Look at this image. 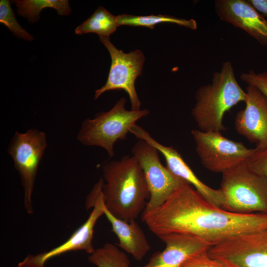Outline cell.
Returning a JSON list of instances; mask_svg holds the SVG:
<instances>
[{
    "mask_svg": "<svg viewBox=\"0 0 267 267\" xmlns=\"http://www.w3.org/2000/svg\"><path fill=\"white\" fill-rule=\"evenodd\" d=\"M141 219L158 237L184 234L197 237L210 247L236 236L267 229V214L226 211L208 201L188 183L160 206L142 213Z\"/></svg>",
    "mask_w": 267,
    "mask_h": 267,
    "instance_id": "6da1fadb",
    "label": "cell"
},
{
    "mask_svg": "<svg viewBox=\"0 0 267 267\" xmlns=\"http://www.w3.org/2000/svg\"><path fill=\"white\" fill-rule=\"evenodd\" d=\"M102 170L106 208L125 221L135 220L142 213L150 197L143 170L136 158L123 156L105 163Z\"/></svg>",
    "mask_w": 267,
    "mask_h": 267,
    "instance_id": "7a4b0ae2",
    "label": "cell"
},
{
    "mask_svg": "<svg viewBox=\"0 0 267 267\" xmlns=\"http://www.w3.org/2000/svg\"><path fill=\"white\" fill-rule=\"evenodd\" d=\"M246 93L237 81L230 61H225L219 71L213 74L211 83L200 87L191 111L199 130L204 132L225 130V113L240 102H245Z\"/></svg>",
    "mask_w": 267,
    "mask_h": 267,
    "instance_id": "3957f363",
    "label": "cell"
},
{
    "mask_svg": "<svg viewBox=\"0 0 267 267\" xmlns=\"http://www.w3.org/2000/svg\"><path fill=\"white\" fill-rule=\"evenodd\" d=\"M222 208L235 213L267 214V177L251 170L246 162L222 174Z\"/></svg>",
    "mask_w": 267,
    "mask_h": 267,
    "instance_id": "277c9868",
    "label": "cell"
},
{
    "mask_svg": "<svg viewBox=\"0 0 267 267\" xmlns=\"http://www.w3.org/2000/svg\"><path fill=\"white\" fill-rule=\"evenodd\" d=\"M126 102L122 97L109 111L98 113L94 118L84 121L77 134L79 141L84 145L102 147L110 158L113 157L115 142L126 139L136 122L149 114L147 109L127 110Z\"/></svg>",
    "mask_w": 267,
    "mask_h": 267,
    "instance_id": "5b68a950",
    "label": "cell"
},
{
    "mask_svg": "<svg viewBox=\"0 0 267 267\" xmlns=\"http://www.w3.org/2000/svg\"><path fill=\"white\" fill-rule=\"evenodd\" d=\"M47 146L45 133L36 129L25 133L16 132L7 152L13 159L24 188V205L28 214L33 209L32 196L39 164Z\"/></svg>",
    "mask_w": 267,
    "mask_h": 267,
    "instance_id": "8992f818",
    "label": "cell"
},
{
    "mask_svg": "<svg viewBox=\"0 0 267 267\" xmlns=\"http://www.w3.org/2000/svg\"><path fill=\"white\" fill-rule=\"evenodd\" d=\"M191 133L201 164L214 173L222 174L245 162L256 150L225 137L221 132L194 129Z\"/></svg>",
    "mask_w": 267,
    "mask_h": 267,
    "instance_id": "52a82bcc",
    "label": "cell"
},
{
    "mask_svg": "<svg viewBox=\"0 0 267 267\" xmlns=\"http://www.w3.org/2000/svg\"><path fill=\"white\" fill-rule=\"evenodd\" d=\"M132 153L143 170L150 193L142 213L160 206L177 189L187 183L162 164L159 151L146 141L139 139L133 146Z\"/></svg>",
    "mask_w": 267,
    "mask_h": 267,
    "instance_id": "ba28073f",
    "label": "cell"
},
{
    "mask_svg": "<svg viewBox=\"0 0 267 267\" xmlns=\"http://www.w3.org/2000/svg\"><path fill=\"white\" fill-rule=\"evenodd\" d=\"M100 42L108 50L111 64L105 84L95 91L94 99H97L104 92L112 90H124L128 94L131 110L140 109L141 102L135 90L134 83L141 74L145 57L140 50L136 49L124 53L117 49L109 38L99 37Z\"/></svg>",
    "mask_w": 267,
    "mask_h": 267,
    "instance_id": "9c48e42d",
    "label": "cell"
},
{
    "mask_svg": "<svg viewBox=\"0 0 267 267\" xmlns=\"http://www.w3.org/2000/svg\"><path fill=\"white\" fill-rule=\"evenodd\" d=\"M208 254L228 267H267V229L231 237Z\"/></svg>",
    "mask_w": 267,
    "mask_h": 267,
    "instance_id": "30bf717a",
    "label": "cell"
},
{
    "mask_svg": "<svg viewBox=\"0 0 267 267\" xmlns=\"http://www.w3.org/2000/svg\"><path fill=\"white\" fill-rule=\"evenodd\" d=\"M103 184L101 177L88 196L87 206L93 208L86 222L63 244L48 252L33 255L36 262L44 266L49 259L68 252L83 250L91 254L95 251L92 242L94 228L98 219L104 214L105 208Z\"/></svg>",
    "mask_w": 267,
    "mask_h": 267,
    "instance_id": "8fae6325",
    "label": "cell"
},
{
    "mask_svg": "<svg viewBox=\"0 0 267 267\" xmlns=\"http://www.w3.org/2000/svg\"><path fill=\"white\" fill-rule=\"evenodd\" d=\"M245 91V107L236 115L235 129L262 151L267 148V97L252 86L248 85Z\"/></svg>",
    "mask_w": 267,
    "mask_h": 267,
    "instance_id": "7c38bea8",
    "label": "cell"
},
{
    "mask_svg": "<svg viewBox=\"0 0 267 267\" xmlns=\"http://www.w3.org/2000/svg\"><path fill=\"white\" fill-rule=\"evenodd\" d=\"M130 132L137 138L144 140L156 148L164 156L166 167L173 174L192 186L208 201L222 207L224 198L221 189L212 188L200 180L176 149L160 143L147 131L136 124L131 128Z\"/></svg>",
    "mask_w": 267,
    "mask_h": 267,
    "instance_id": "4fadbf2b",
    "label": "cell"
},
{
    "mask_svg": "<svg viewBox=\"0 0 267 267\" xmlns=\"http://www.w3.org/2000/svg\"><path fill=\"white\" fill-rule=\"evenodd\" d=\"M214 8L221 20L244 30L267 46V20L248 0H216Z\"/></svg>",
    "mask_w": 267,
    "mask_h": 267,
    "instance_id": "5bb4252c",
    "label": "cell"
},
{
    "mask_svg": "<svg viewBox=\"0 0 267 267\" xmlns=\"http://www.w3.org/2000/svg\"><path fill=\"white\" fill-rule=\"evenodd\" d=\"M165 243L161 252L153 254L148 262L137 267H180L188 258L211 247L200 239L181 233H170L158 237Z\"/></svg>",
    "mask_w": 267,
    "mask_h": 267,
    "instance_id": "9a60e30c",
    "label": "cell"
},
{
    "mask_svg": "<svg viewBox=\"0 0 267 267\" xmlns=\"http://www.w3.org/2000/svg\"><path fill=\"white\" fill-rule=\"evenodd\" d=\"M112 227V231L119 239L118 246L140 261L150 250L146 237L135 220L125 221L113 216L106 208L104 214Z\"/></svg>",
    "mask_w": 267,
    "mask_h": 267,
    "instance_id": "2e32d148",
    "label": "cell"
},
{
    "mask_svg": "<svg viewBox=\"0 0 267 267\" xmlns=\"http://www.w3.org/2000/svg\"><path fill=\"white\" fill-rule=\"evenodd\" d=\"M118 26L116 16L103 7L99 6L91 16L76 28L75 32L78 35L93 33L99 37L109 38Z\"/></svg>",
    "mask_w": 267,
    "mask_h": 267,
    "instance_id": "e0dca14e",
    "label": "cell"
},
{
    "mask_svg": "<svg viewBox=\"0 0 267 267\" xmlns=\"http://www.w3.org/2000/svg\"><path fill=\"white\" fill-rule=\"evenodd\" d=\"M17 12L26 18L31 23H35L40 18L41 12L44 8L55 9L61 15H68L71 8L67 0H21L15 1Z\"/></svg>",
    "mask_w": 267,
    "mask_h": 267,
    "instance_id": "ac0fdd59",
    "label": "cell"
},
{
    "mask_svg": "<svg viewBox=\"0 0 267 267\" xmlns=\"http://www.w3.org/2000/svg\"><path fill=\"white\" fill-rule=\"evenodd\" d=\"M119 26L127 25L134 27H145L153 29L156 25L162 23L178 24L191 30L197 29L196 21L193 19H185L168 15H150L135 16L123 14L116 16Z\"/></svg>",
    "mask_w": 267,
    "mask_h": 267,
    "instance_id": "d6986e66",
    "label": "cell"
},
{
    "mask_svg": "<svg viewBox=\"0 0 267 267\" xmlns=\"http://www.w3.org/2000/svg\"><path fill=\"white\" fill-rule=\"evenodd\" d=\"M89 261L97 267H130L127 255L112 243H106L95 249L88 257Z\"/></svg>",
    "mask_w": 267,
    "mask_h": 267,
    "instance_id": "ffe728a7",
    "label": "cell"
},
{
    "mask_svg": "<svg viewBox=\"0 0 267 267\" xmlns=\"http://www.w3.org/2000/svg\"><path fill=\"white\" fill-rule=\"evenodd\" d=\"M0 22L7 27L9 30L19 38L29 41L34 39L17 21L9 0L0 1Z\"/></svg>",
    "mask_w": 267,
    "mask_h": 267,
    "instance_id": "44dd1931",
    "label": "cell"
},
{
    "mask_svg": "<svg viewBox=\"0 0 267 267\" xmlns=\"http://www.w3.org/2000/svg\"><path fill=\"white\" fill-rule=\"evenodd\" d=\"M208 251L188 258L181 264L180 267H228L222 261L210 257Z\"/></svg>",
    "mask_w": 267,
    "mask_h": 267,
    "instance_id": "7402d4cb",
    "label": "cell"
},
{
    "mask_svg": "<svg viewBox=\"0 0 267 267\" xmlns=\"http://www.w3.org/2000/svg\"><path fill=\"white\" fill-rule=\"evenodd\" d=\"M240 78L248 85L257 89L267 97V68L260 73L250 70L241 73Z\"/></svg>",
    "mask_w": 267,
    "mask_h": 267,
    "instance_id": "603a6c76",
    "label": "cell"
},
{
    "mask_svg": "<svg viewBox=\"0 0 267 267\" xmlns=\"http://www.w3.org/2000/svg\"><path fill=\"white\" fill-rule=\"evenodd\" d=\"M247 166L255 173L267 177V148L256 151L246 161Z\"/></svg>",
    "mask_w": 267,
    "mask_h": 267,
    "instance_id": "cb8c5ba5",
    "label": "cell"
},
{
    "mask_svg": "<svg viewBox=\"0 0 267 267\" xmlns=\"http://www.w3.org/2000/svg\"><path fill=\"white\" fill-rule=\"evenodd\" d=\"M248 1L259 12L267 16V0H248Z\"/></svg>",
    "mask_w": 267,
    "mask_h": 267,
    "instance_id": "d4e9b609",
    "label": "cell"
},
{
    "mask_svg": "<svg viewBox=\"0 0 267 267\" xmlns=\"http://www.w3.org/2000/svg\"><path fill=\"white\" fill-rule=\"evenodd\" d=\"M37 263L33 258L32 255H28L22 261L14 267H44Z\"/></svg>",
    "mask_w": 267,
    "mask_h": 267,
    "instance_id": "484cf974",
    "label": "cell"
}]
</instances>
